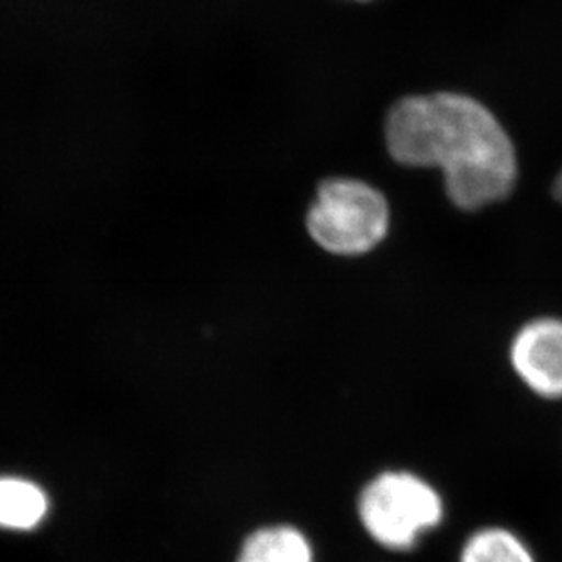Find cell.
Instances as JSON below:
<instances>
[{
  "mask_svg": "<svg viewBox=\"0 0 562 562\" xmlns=\"http://www.w3.org/2000/svg\"><path fill=\"white\" fill-rule=\"evenodd\" d=\"M307 537L292 526H267L247 537L238 562H313Z\"/></svg>",
  "mask_w": 562,
  "mask_h": 562,
  "instance_id": "obj_5",
  "label": "cell"
},
{
  "mask_svg": "<svg viewBox=\"0 0 562 562\" xmlns=\"http://www.w3.org/2000/svg\"><path fill=\"white\" fill-rule=\"evenodd\" d=\"M385 140L401 165L440 168L449 200L462 211L498 203L517 183L514 140L492 110L465 93L402 99L387 115Z\"/></svg>",
  "mask_w": 562,
  "mask_h": 562,
  "instance_id": "obj_1",
  "label": "cell"
},
{
  "mask_svg": "<svg viewBox=\"0 0 562 562\" xmlns=\"http://www.w3.org/2000/svg\"><path fill=\"white\" fill-rule=\"evenodd\" d=\"M46 512L48 497L37 484L15 476L0 479V528L32 530L41 525Z\"/></svg>",
  "mask_w": 562,
  "mask_h": 562,
  "instance_id": "obj_6",
  "label": "cell"
},
{
  "mask_svg": "<svg viewBox=\"0 0 562 562\" xmlns=\"http://www.w3.org/2000/svg\"><path fill=\"white\" fill-rule=\"evenodd\" d=\"M514 371L528 390L562 398V319L537 318L520 327L509 349Z\"/></svg>",
  "mask_w": 562,
  "mask_h": 562,
  "instance_id": "obj_4",
  "label": "cell"
},
{
  "mask_svg": "<svg viewBox=\"0 0 562 562\" xmlns=\"http://www.w3.org/2000/svg\"><path fill=\"white\" fill-rule=\"evenodd\" d=\"M390 209L384 195L357 179H329L319 184L307 216L308 234L333 255L369 252L385 238Z\"/></svg>",
  "mask_w": 562,
  "mask_h": 562,
  "instance_id": "obj_3",
  "label": "cell"
},
{
  "mask_svg": "<svg viewBox=\"0 0 562 562\" xmlns=\"http://www.w3.org/2000/svg\"><path fill=\"white\" fill-rule=\"evenodd\" d=\"M553 198L555 200L561 201L562 203V170L559 172L558 178H555V181H553Z\"/></svg>",
  "mask_w": 562,
  "mask_h": 562,
  "instance_id": "obj_8",
  "label": "cell"
},
{
  "mask_svg": "<svg viewBox=\"0 0 562 562\" xmlns=\"http://www.w3.org/2000/svg\"><path fill=\"white\" fill-rule=\"evenodd\" d=\"M459 562H536V558L514 531L482 528L465 541Z\"/></svg>",
  "mask_w": 562,
  "mask_h": 562,
  "instance_id": "obj_7",
  "label": "cell"
},
{
  "mask_svg": "<svg viewBox=\"0 0 562 562\" xmlns=\"http://www.w3.org/2000/svg\"><path fill=\"white\" fill-rule=\"evenodd\" d=\"M358 517L374 542L402 552L412 550L426 531L442 522L443 503L420 476L387 471L363 487Z\"/></svg>",
  "mask_w": 562,
  "mask_h": 562,
  "instance_id": "obj_2",
  "label": "cell"
}]
</instances>
